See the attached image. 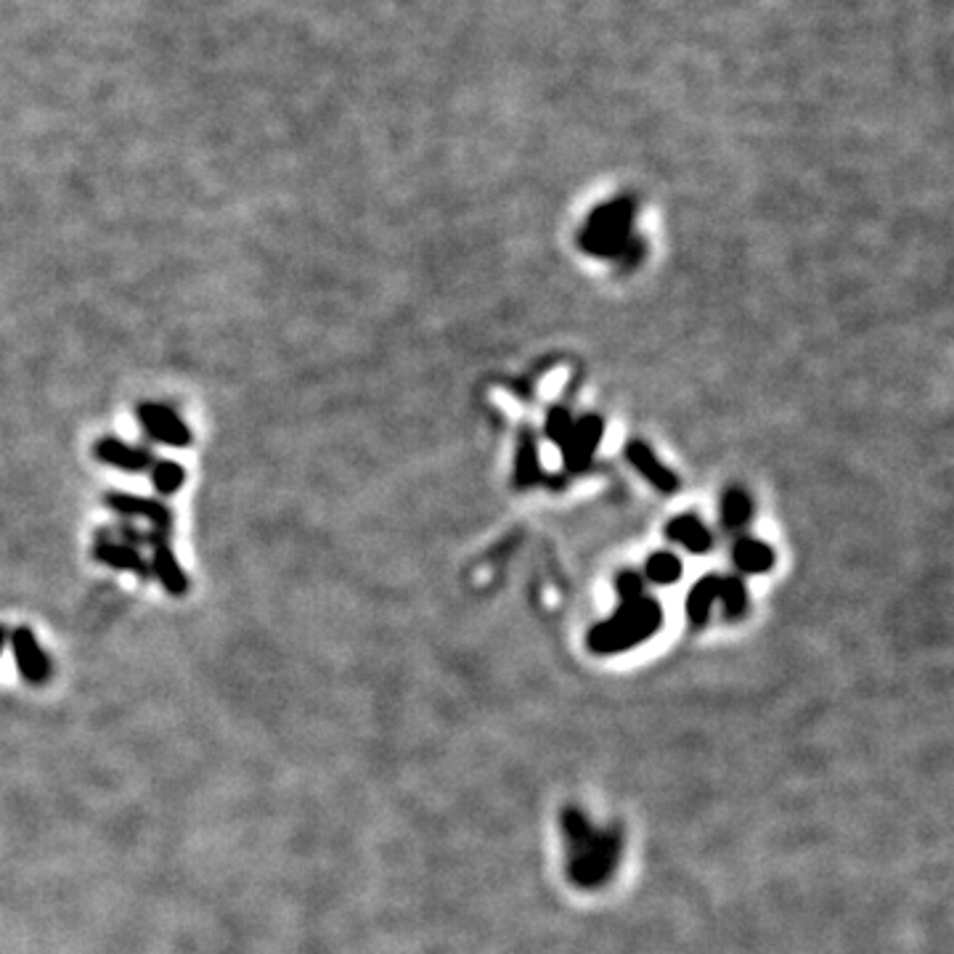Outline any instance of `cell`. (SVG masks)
Returning <instances> with one entry per match:
<instances>
[{"instance_id":"cell-15","label":"cell","mask_w":954,"mask_h":954,"mask_svg":"<svg viewBox=\"0 0 954 954\" xmlns=\"http://www.w3.org/2000/svg\"><path fill=\"white\" fill-rule=\"evenodd\" d=\"M149 475H152V483L162 496H173V493L181 491L183 480H186V472L178 462H170V459H154L152 467H149Z\"/></svg>"},{"instance_id":"cell-13","label":"cell","mask_w":954,"mask_h":954,"mask_svg":"<svg viewBox=\"0 0 954 954\" xmlns=\"http://www.w3.org/2000/svg\"><path fill=\"white\" fill-rule=\"evenodd\" d=\"M735 565L742 573H766L774 565L772 546L761 544L756 538H742L735 546Z\"/></svg>"},{"instance_id":"cell-14","label":"cell","mask_w":954,"mask_h":954,"mask_svg":"<svg viewBox=\"0 0 954 954\" xmlns=\"http://www.w3.org/2000/svg\"><path fill=\"white\" fill-rule=\"evenodd\" d=\"M541 477V464H538V448L533 435L523 432V438H520V448H517V470H515V483L517 485H533Z\"/></svg>"},{"instance_id":"cell-9","label":"cell","mask_w":954,"mask_h":954,"mask_svg":"<svg viewBox=\"0 0 954 954\" xmlns=\"http://www.w3.org/2000/svg\"><path fill=\"white\" fill-rule=\"evenodd\" d=\"M93 557H96L101 565H106V568L128 570V573H136L141 581H149V578H152V570H149V560H144V554L138 552L136 546H128V544H122V541H114V538L104 536V533H96Z\"/></svg>"},{"instance_id":"cell-8","label":"cell","mask_w":954,"mask_h":954,"mask_svg":"<svg viewBox=\"0 0 954 954\" xmlns=\"http://www.w3.org/2000/svg\"><path fill=\"white\" fill-rule=\"evenodd\" d=\"M104 504L112 509L114 515L120 517H138L152 525V530H165L170 533L173 528V512L157 499H146V496H133V493L112 491L104 496Z\"/></svg>"},{"instance_id":"cell-10","label":"cell","mask_w":954,"mask_h":954,"mask_svg":"<svg viewBox=\"0 0 954 954\" xmlns=\"http://www.w3.org/2000/svg\"><path fill=\"white\" fill-rule=\"evenodd\" d=\"M626 456H629L631 467H634V470L639 472V475H642L647 483L655 485L658 491H663V493L676 491V485H679V477L668 470L666 464L660 462L658 456L652 454L647 443H642V440H631L629 446H626Z\"/></svg>"},{"instance_id":"cell-16","label":"cell","mask_w":954,"mask_h":954,"mask_svg":"<svg viewBox=\"0 0 954 954\" xmlns=\"http://www.w3.org/2000/svg\"><path fill=\"white\" fill-rule=\"evenodd\" d=\"M644 573H647V578H650L652 583H663V586H668V583H674L682 578V562H679V557H674L671 552H658V554H652L650 560H647V570H644Z\"/></svg>"},{"instance_id":"cell-12","label":"cell","mask_w":954,"mask_h":954,"mask_svg":"<svg viewBox=\"0 0 954 954\" xmlns=\"http://www.w3.org/2000/svg\"><path fill=\"white\" fill-rule=\"evenodd\" d=\"M719 586H721V578L716 576L703 578V581H697L695 586H692V591H689V597H687V613H689V621L695 623V626H703V623L708 621L713 602L719 599Z\"/></svg>"},{"instance_id":"cell-11","label":"cell","mask_w":954,"mask_h":954,"mask_svg":"<svg viewBox=\"0 0 954 954\" xmlns=\"http://www.w3.org/2000/svg\"><path fill=\"white\" fill-rule=\"evenodd\" d=\"M666 536L676 544L687 546L692 554H703L711 549V533L705 530V525L697 520L695 515L674 517L666 528Z\"/></svg>"},{"instance_id":"cell-6","label":"cell","mask_w":954,"mask_h":954,"mask_svg":"<svg viewBox=\"0 0 954 954\" xmlns=\"http://www.w3.org/2000/svg\"><path fill=\"white\" fill-rule=\"evenodd\" d=\"M93 454H96L99 462L109 464V467H117V470L122 472H130V475L149 472L152 462L157 459L149 446H133V443H125V440L117 438V435H106V438L96 440Z\"/></svg>"},{"instance_id":"cell-7","label":"cell","mask_w":954,"mask_h":954,"mask_svg":"<svg viewBox=\"0 0 954 954\" xmlns=\"http://www.w3.org/2000/svg\"><path fill=\"white\" fill-rule=\"evenodd\" d=\"M605 424L599 417H581L573 422L565 446H562V456H565V467L573 472H583L591 464L594 454H597L599 440H602Z\"/></svg>"},{"instance_id":"cell-19","label":"cell","mask_w":954,"mask_h":954,"mask_svg":"<svg viewBox=\"0 0 954 954\" xmlns=\"http://www.w3.org/2000/svg\"><path fill=\"white\" fill-rule=\"evenodd\" d=\"M570 430H573V417H570L565 409H552L546 414V438L557 443V446H565V440H568Z\"/></svg>"},{"instance_id":"cell-17","label":"cell","mask_w":954,"mask_h":954,"mask_svg":"<svg viewBox=\"0 0 954 954\" xmlns=\"http://www.w3.org/2000/svg\"><path fill=\"white\" fill-rule=\"evenodd\" d=\"M750 512H753V504H750L748 493L742 491H727L724 501H721V520L727 528H740L750 520Z\"/></svg>"},{"instance_id":"cell-21","label":"cell","mask_w":954,"mask_h":954,"mask_svg":"<svg viewBox=\"0 0 954 954\" xmlns=\"http://www.w3.org/2000/svg\"><path fill=\"white\" fill-rule=\"evenodd\" d=\"M6 639H8V629L6 626H0V652H3V647H6Z\"/></svg>"},{"instance_id":"cell-1","label":"cell","mask_w":954,"mask_h":954,"mask_svg":"<svg viewBox=\"0 0 954 954\" xmlns=\"http://www.w3.org/2000/svg\"><path fill=\"white\" fill-rule=\"evenodd\" d=\"M663 623V607L652 597H642L636 602H626L613 613V618L594 626L589 634L591 650L597 652H621L634 644L644 642Z\"/></svg>"},{"instance_id":"cell-2","label":"cell","mask_w":954,"mask_h":954,"mask_svg":"<svg viewBox=\"0 0 954 954\" xmlns=\"http://www.w3.org/2000/svg\"><path fill=\"white\" fill-rule=\"evenodd\" d=\"M634 202L613 199L591 212L581 231V247L594 258H621L631 250Z\"/></svg>"},{"instance_id":"cell-4","label":"cell","mask_w":954,"mask_h":954,"mask_svg":"<svg viewBox=\"0 0 954 954\" xmlns=\"http://www.w3.org/2000/svg\"><path fill=\"white\" fill-rule=\"evenodd\" d=\"M146 546L152 549V560H149V570L152 578L162 583V589L170 597H183L189 591V576L181 568V562L175 557L173 544H170V533L165 530H149L146 533Z\"/></svg>"},{"instance_id":"cell-18","label":"cell","mask_w":954,"mask_h":954,"mask_svg":"<svg viewBox=\"0 0 954 954\" xmlns=\"http://www.w3.org/2000/svg\"><path fill=\"white\" fill-rule=\"evenodd\" d=\"M719 599L727 615H740L745 610V602H748V589H745L742 578H721Z\"/></svg>"},{"instance_id":"cell-3","label":"cell","mask_w":954,"mask_h":954,"mask_svg":"<svg viewBox=\"0 0 954 954\" xmlns=\"http://www.w3.org/2000/svg\"><path fill=\"white\" fill-rule=\"evenodd\" d=\"M136 417L144 427V432L154 443L170 448H186L194 440V432L173 406L159 401H141L136 409Z\"/></svg>"},{"instance_id":"cell-5","label":"cell","mask_w":954,"mask_h":954,"mask_svg":"<svg viewBox=\"0 0 954 954\" xmlns=\"http://www.w3.org/2000/svg\"><path fill=\"white\" fill-rule=\"evenodd\" d=\"M11 650H14V660L16 668H19V674L24 676V682L35 684H46L53 674L51 658H48V652L43 650L35 639L30 629H14L11 631Z\"/></svg>"},{"instance_id":"cell-20","label":"cell","mask_w":954,"mask_h":954,"mask_svg":"<svg viewBox=\"0 0 954 954\" xmlns=\"http://www.w3.org/2000/svg\"><path fill=\"white\" fill-rule=\"evenodd\" d=\"M615 589H618V594H621V605H626V602H636V599L644 597L642 578L636 576V573H631V570H626V573H621V576L615 578Z\"/></svg>"}]
</instances>
